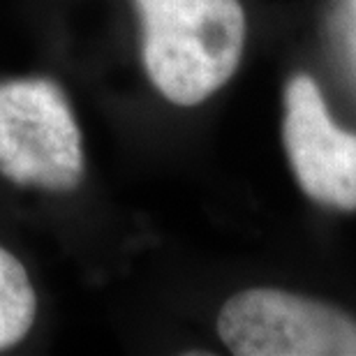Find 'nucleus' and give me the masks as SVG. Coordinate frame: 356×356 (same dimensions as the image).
Here are the masks:
<instances>
[{
	"mask_svg": "<svg viewBox=\"0 0 356 356\" xmlns=\"http://www.w3.org/2000/svg\"><path fill=\"white\" fill-rule=\"evenodd\" d=\"M148 79L178 106H195L236 72L245 47L238 0H134Z\"/></svg>",
	"mask_w": 356,
	"mask_h": 356,
	"instance_id": "1",
	"label": "nucleus"
},
{
	"mask_svg": "<svg viewBox=\"0 0 356 356\" xmlns=\"http://www.w3.org/2000/svg\"><path fill=\"white\" fill-rule=\"evenodd\" d=\"M0 174L67 192L83 176L81 132L65 92L49 79L0 83Z\"/></svg>",
	"mask_w": 356,
	"mask_h": 356,
	"instance_id": "2",
	"label": "nucleus"
},
{
	"mask_svg": "<svg viewBox=\"0 0 356 356\" xmlns=\"http://www.w3.org/2000/svg\"><path fill=\"white\" fill-rule=\"evenodd\" d=\"M236 356H356V319L331 303L284 289H245L218 315Z\"/></svg>",
	"mask_w": 356,
	"mask_h": 356,
	"instance_id": "3",
	"label": "nucleus"
},
{
	"mask_svg": "<svg viewBox=\"0 0 356 356\" xmlns=\"http://www.w3.org/2000/svg\"><path fill=\"white\" fill-rule=\"evenodd\" d=\"M282 141L296 183L312 202L356 211V134L333 123L308 74L291 76L284 86Z\"/></svg>",
	"mask_w": 356,
	"mask_h": 356,
	"instance_id": "4",
	"label": "nucleus"
},
{
	"mask_svg": "<svg viewBox=\"0 0 356 356\" xmlns=\"http://www.w3.org/2000/svg\"><path fill=\"white\" fill-rule=\"evenodd\" d=\"M38 312V296L24 264L0 248V350L26 338Z\"/></svg>",
	"mask_w": 356,
	"mask_h": 356,
	"instance_id": "5",
	"label": "nucleus"
}]
</instances>
